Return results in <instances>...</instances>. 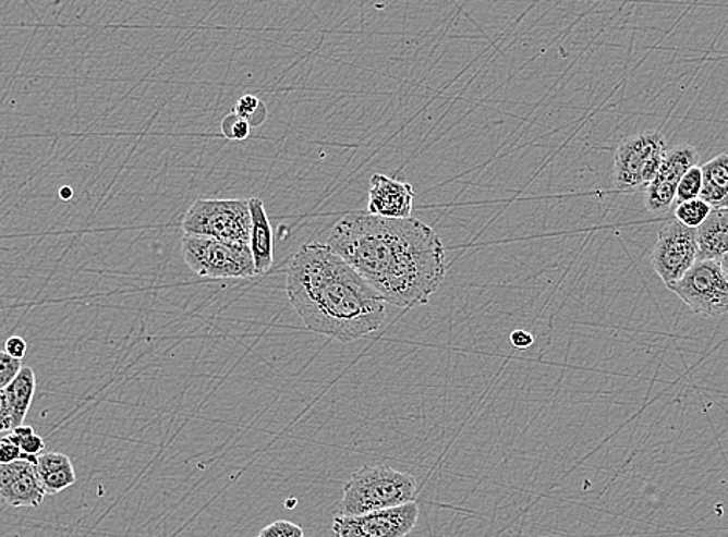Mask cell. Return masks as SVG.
Listing matches in <instances>:
<instances>
[{
    "mask_svg": "<svg viewBox=\"0 0 728 537\" xmlns=\"http://www.w3.org/2000/svg\"><path fill=\"white\" fill-rule=\"evenodd\" d=\"M36 392V375L32 367L22 366L20 374L3 389L11 412L13 429L24 425L25 417L31 411L33 396Z\"/></svg>",
    "mask_w": 728,
    "mask_h": 537,
    "instance_id": "e0dca14e",
    "label": "cell"
},
{
    "mask_svg": "<svg viewBox=\"0 0 728 537\" xmlns=\"http://www.w3.org/2000/svg\"><path fill=\"white\" fill-rule=\"evenodd\" d=\"M510 342H512L513 347L518 349V351H527V349L532 347L533 342H535V338H533L531 332H525V330H514L510 334Z\"/></svg>",
    "mask_w": 728,
    "mask_h": 537,
    "instance_id": "4316f807",
    "label": "cell"
},
{
    "mask_svg": "<svg viewBox=\"0 0 728 537\" xmlns=\"http://www.w3.org/2000/svg\"><path fill=\"white\" fill-rule=\"evenodd\" d=\"M415 193L413 186L402 180L384 174L371 179L367 212L385 219H411Z\"/></svg>",
    "mask_w": 728,
    "mask_h": 537,
    "instance_id": "7c38bea8",
    "label": "cell"
},
{
    "mask_svg": "<svg viewBox=\"0 0 728 537\" xmlns=\"http://www.w3.org/2000/svg\"><path fill=\"white\" fill-rule=\"evenodd\" d=\"M713 209L705 202H702L701 198L683 202V204L676 205V222L682 223L683 227L690 228V230H697L708 219Z\"/></svg>",
    "mask_w": 728,
    "mask_h": 537,
    "instance_id": "ac0fdd59",
    "label": "cell"
},
{
    "mask_svg": "<svg viewBox=\"0 0 728 537\" xmlns=\"http://www.w3.org/2000/svg\"><path fill=\"white\" fill-rule=\"evenodd\" d=\"M417 484L410 474L391 466H362L343 488L337 516H362L415 502Z\"/></svg>",
    "mask_w": 728,
    "mask_h": 537,
    "instance_id": "3957f363",
    "label": "cell"
},
{
    "mask_svg": "<svg viewBox=\"0 0 728 537\" xmlns=\"http://www.w3.org/2000/svg\"><path fill=\"white\" fill-rule=\"evenodd\" d=\"M697 163L699 152L693 145H679L669 149L656 179L646 187V209L653 215H664L669 211L675 204L680 180L691 168L697 167Z\"/></svg>",
    "mask_w": 728,
    "mask_h": 537,
    "instance_id": "30bf717a",
    "label": "cell"
},
{
    "mask_svg": "<svg viewBox=\"0 0 728 537\" xmlns=\"http://www.w3.org/2000/svg\"><path fill=\"white\" fill-rule=\"evenodd\" d=\"M21 369L20 359H14L7 352H0V391H3L16 378Z\"/></svg>",
    "mask_w": 728,
    "mask_h": 537,
    "instance_id": "cb8c5ba5",
    "label": "cell"
},
{
    "mask_svg": "<svg viewBox=\"0 0 728 537\" xmlns=\"http://www.w3.org/2000/svg\"><path fill=\"white\" fill-rule=\"evenodd\" d=\"M183 260L205 279H250L256 276L248 245L228 244L216 239L183 235Z\"/></svg>",
    "mask_w": 728,
    "mask_h": 537,
    "instance_id": "5b68a950",
    "label": "cell"
},
{
    "mask_svg": "<svg viewBox=\"0 0 728 537\" xmlns=\"http://www.w3.org/2000/svg\"><path fill=\"white\" fill-rule=\"evenodd\" d=\"M327 245L351 265L386 304L428 303L447 274L439 234L422 220L351 212L335 223Z\"/></svg>",
    "mask_w": 728,
    "mask_h": 537,
    "instance_id": "6da1fadb",
    "label": "cell"
},
{
    "mask_svg": "<svg viewBox=\"0 0 728 537\" xmlns=\"http://www.w3.org/2000/svg\"><path fill=\"white\" fill-rule=\"evenodd\" d=\"M27 342H25L24 338L17 337V334H13V337H10L5 342V352L9 353L10 356H13L14 359H20V362H22L24 356L27 355Z\"/></svg>",
    "mask_w": 728,
    "mask_h": 537,
    "instance_id": "484cf974",
    "label": "cell"
},
{
    "mask_svg": "<svg viewBox=\"0 0 728 537\" xmlns=\"http://www.w3.org/2000/svg\"><path fill=\"white\" fill-rule=\"evenodd\" d=\"M421 510L415 502L362 516H335V537H407L417 525Z\"/></svg>",
    "mask_w": 728,
    "mask_h": 537,
    "instance_id": "9c48e42d",
    "label": "cell"
},
{
    "mask_svg": "<svg viewBox=\"0 0 728 537\" xmlns=\"http://www.w3.org/2000/svg\"><path fill=\"white\" fill-rule=\"evenodd\" d=\"M252 215L250 252L255 263L256 276L266 274L274 264V230L260 198H248Z\"/></svg>",
    "mask_w": 728,
    "mask_h": 537,
    "instance_id": "4fadbf2b",
    "label": "cell"
},
{
    "mask_svg": "<svg viewBox=\"0 0 728 537\" xmlns=\"http://www.w3.org/2000/svg\"><path fill=\"white\" fill-rule=\"evenodd\" d=\"M13 430V423H11V412L7 396L3 391H0V432H9Z\"/></svg>",
    "mask_w": 728,
    "mask_h": 537,
    "instance_id": "83f0119b",
    "label": "cell"
},
{
    "mask_svg": "<svg viewBox=\"0 0 728 537\" xmlns=\"http://www.w3.org/2000/svg\"><path fill=\"white\" fill-rule=\"evenodd\" d=\"M668 289L697 315L720 318L728 313V282L719 260H697Z\"/></svg>",
    "mask_w": 728,
    "mask_h": 537,
    "instance_id": "52a82bcc",
    "label": "cell"
},
{
    "mask_svg": "<svg viewBox=\"0 0 728 537\" xmlns=\"http://www.w3.org/2000/svg\"><path fill=\"white\" fill-rule=\"evenodd\" d=\"M250 132H252V126H250L245 120H242L241 117H238L236 113H230V115L223 118V137H227L228 139H236V142H244V139L250 137Z\"/></svg>",
    "mask_w": 728,
    "mask_h": 537,
    "instance_id": "7402d4cb",
    "label": "cell"
},
{
    "mask_svg": "<svg viewBox=\"0 0 728 537\" xmlns=\"http://www.w3.org/2000/svg\"><path fill=\"white\" fill-rule=\"evenodd\" d=\"M11 434H13L14 439H16L17 444H20L22 452L21 460H28V462L38 465V459L44 454V450H46V443H44L43 437H39L32 426L25 425L13 429V432Z\"/></svg>",
    "mask_w": 728,
    "mask_h": 537,
    "instance_id": "d6986e66",
    "label": "cell"
},
{
    "mask_svg": "<svg viewBox=\"0 0 728 537\" xmlns=\"http://www.w3.org/2000/svg\"><path fill=\"white\" fill-rule=\"evenodd\" d=\"M701 198L712 209L728 208V154L702 164Z\"/></svg>",
    "mask_w": 728,
    "mask_h": 537,
    "instance_id": "2e32d148",
    "label": "cell"
},
{
    "mask_svg": "<svg viewBox=\"0 0 728 537\" xmlns=\"http://www.w3.org/2000/svg\"><path fill=\"white\" fill-rule=\"evenodd\" d=\"M719 265H720V270H723L724 278H726L728 282V253L727 255L720 257Z\"/></svg>",
    "mask_w": 728,
    "mask_h": 537,
    "instance_id": "f1b7e54d",
    "label": "cell"
},
{
    "mask_svg": "<svg viewBox=\"0 0 728 537\" xmlns=\"http://www.w3.org/2000/svg\"><path fill=\"white\" fill-rule=\"evenodd\" d=\"M257 537H260V536H257Z\"/></svg>",
    "mask_w": 728,
    "mask_h": 537,
    "instance_id": "4dcf8cb0",
    "label": "cell"
},
{
    "mask_svg": "<svg viewBox=\"0 0 728 537\" xmlns=\"http://www.w3.org/2000/svg\"><path fill=\"white\" fill-rule=\"evenodd\" d=\"M233 113L245 120L250 126L256 127L266 121L267 106L255 95H244L234 106Z\"/></svg>",
    "mask_w": 728,
    "mask_h": 537,
    "instance_id": "ffe728a7",
    "label": "cell"
},
{
    "mask_svg": "<svg viewBox=\"0 0 728 537\" xmlns=\"http://www.w3.org/2000/svg\"><path fill=\"white\" fill-rule=\"evenodd\" d=\"M702 191V171L701 167L691 168L685 175L682 176L676 191V205L683 204V202L694 200L701 196Z\"/></svg>",
    "mask_w": 728,
    "mask_h": 537,
    "instance_id": "44dd1931",
    "label": "cell"
},
{
    "mask_svg": "<svg viewBox=\"0 0 728 537\" xmlns=\"http://www.w3.org/2000/svg\"><path fill=\"white\" fill-rule=\"evenodd\" d=\"M38 474L46 496H57L76 484L72 460L61 452H44L38 459Z\"/></svg>",
    "mask_w": 728,
    "mask_h": 537,
    "instance_id": "9a60e30c",
    "label": "cell"
},
{
    "mask_svg": "<svg viewBox=\"0 0 728 537\" xmlns=\"http://www.w3.org/2000/svg\"><path fill=\"white\" fill-rule=\"evenodd\" d=\"M696 263V230H690L676 220L662 228L651 253V265L660 281L667 286L672 285Z\"/></svg>",
    "mask_w": 728,
    "mask_h": 537,
    "instance_id": "ba28073f",
    "label": "cell"
},
{
    "mask_svg": "<svg viewBox=\"0 0 728 537\" xmlns=\"http://www.w3.org/2000/svg\"><path fill=\"white\" fill-rule=\"evenodd\" d=\"M287 294L312 332L341 342L369 337L384 326V297L327 244L303 245L287 268Z\"/></svg>",
    "mask_w": 728,
    "mask_h": 537,
    "instance_id": "7a4b0ae2",
    "label": "cell"
},
{
    "mask_svg": "<svg viewBox=\"0 0 728 537\" xmlns=\"http://www.w3.org/2000/svg\"><path fill=\"white\" fill-rule=\"evenodd\" d=\"M46 491L40 484L38 466L28 460L0 465V500L10 509H39Z\"/></svg>",
    "mask_w": 728,
    "mask_h": 537,
    "instance_id": "8fae6325",
    "label": "cell"
},
{
    "mask_svg": "<svg viewBox=\"0 0 728 537\" xmlns=\"http://www.w3.org/2000/svg\"><path fill=\"white\" fill-rule=\"evenodd\" d=\"M697 260H719L728 253V208L713 209L696 230Z\"/></svg>",
    "mask_w": 728,
    "mask_h": 537,
    "instance_id": "5bb4252c",
    "label": "cell"
},
{
    "mask_svg": "<svg viewBox=\"0 0 728 537\" xmlns=\"http://www.w3.org/2000/svg\"><path fill=\"white\" fill-rule=\"evenodd\" d=\"M21 459V448L13 434L2 437L0 439V465H10V463L17 462Z\"/></svg>",
    "mask_w": 728,
    "mask_h": 537,
    "instance_id": "d4e9b609",
    "label": "cell"
},
{
    "mask_svg": "<svg viewBox=\"0 0 728 537\" xmlns=\"http://www.w3.org/2000/svg\"><path fill=\"white\" fill-rule=\"evenodd\" d=\"M668 152V143L660 132L624 138L614 157V182L624 193L646 191L662 167Z\"/></svg>",
    "mask_w": 728,
    "mask_h": 537,
    "instance_id": "8992f818",
    "label": "cell"
},
{
    "mask_svg": "<svg viewBox=\"0 0 728 537\" xmlns=\"http://www.w3.org/2000/svg\"><path fill=\"white\" fill-rule=\"evenodd\" d=\"M260 537H304L303 528L290 521H276L260 529Z\"/></svg>",
    "mask_w": 728,
    "mask_h": 537,
    "instance_id": "603a6c76",
    "label": "cell"
},
{
    "mask_svg": "<svg viewBox=\"0 0 728 537\" xmlns=\"http://www.w3.org/2000/svg\"><path fill=\"white\" fill-rule=\"evenodd\" d=\"M183 233L250 246L252 215L248 200L241 198H197L182 222Z\"/></svg>",
    "mask_w": 728,
    "mask_h": 537,
    "instance_id": "277c9868",
    "label": "cell"
},
{
    "mask_svg": "<svg viewBox=\"0 0 728 537\" xmlns=\"http://www.w3.org/2000/svg\"><path fill=\"white\" fill-rule=\"evenodd\" d=\"M60 196L62 200H70V198H72L73 196L72 187L62 186V190L60 191Z\"/></svg>",
    "mask_w": 728,
    "mask_h": 537,
    "instance_id": "f546056e",
    "label": "cell"
}]
</instances>
